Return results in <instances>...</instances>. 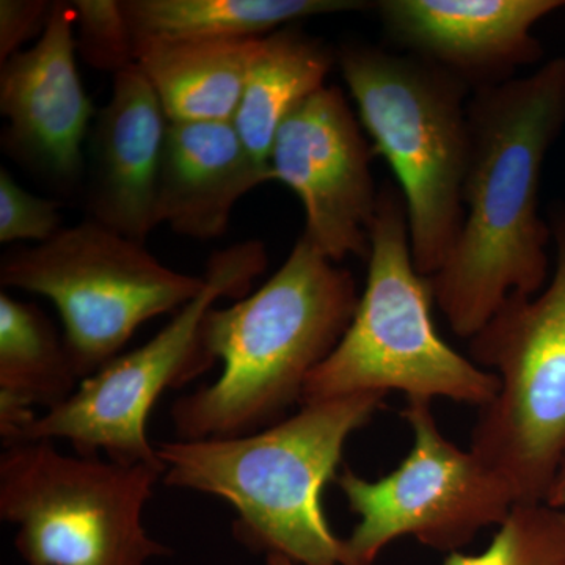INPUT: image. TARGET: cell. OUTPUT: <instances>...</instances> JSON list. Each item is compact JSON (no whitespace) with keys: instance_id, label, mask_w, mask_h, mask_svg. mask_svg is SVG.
Returning <instances> with one entry per match:
<instances>
[{"instance_id":"1","label":"cell","mask_w":565,"mask_h":565,"mask_svg":"<svg viewBox=\"0 0 565 565\" xmlns=\"http://www.w3.org/2000/svg\"><path fill=\"white\" fill-rule=\"evenodd\" d=\"M468 111L462 228L427 278L434 303L465 340L509 297L535 296L550 280L553 236L539 202L546 156L565 129V57L471 93Z\"/></svg>"},{"instance_id":"2","label":"cell","mask_w":565,"mask_h":565,"mask_svg":"<svg viewBox=\"0 0 565 565\" xmlns=\"http://www.w3.org/2000/svg\"><path fill=\"white\" fill-rule=\"evenodd\" d=\"M359 300L353 275L300 236L258 291L207 313L204 341L223 371L173 404L178 440L241 437L282 422L340 343Z\"/></svg>"},{"instance_id":"3","label":"cell","mask_w":565,"mask_h":565,"mask_svg":"<svg viewBox=\"0 0 565 565\" xmlns=\"http://www.w3.org/2000/svg\"><path fill=\"white\" fill-rule=\"evenodd\" d=\"M366 393L303 404L259 433L158 445L163 484L221 498L237 512L234 535L255 552L297 565H345L344 539L323 512L344 446L384 408Z\"/></svg>"},{"instance_id":"4","label":"cell","mask_w":565,"mask_h":565,"mask_svg":"<svg viewBox=\"0 0 565 565\" xmlns=\"http://www.w3.org/2000/svg\"><path fill=\"white\" fill-rule=\"evenodd\" d=\"M337 66L403 192L416 269L433 277L462 228L473 92L435 63L374 44H343Z\"/></svg>"},{"instance_id":"5","label":"cell","mask_w":565,"mask_h":565,"mask_svg":"<svg viewBox=\"0 0 565 565\" xmlns=\"http://www.w3.org/2000/svg\"><path fill=\"white\" fill-rule=\"evenodd\" d=\"M363 292L348 330L310 374L302 403L353 394L403 392L482 408L500 388L497 375L455 351L435 329L429 280L416 269L407 206L396 182L379 185Z\"/></svg>"},{"instance_id":"6","label":"cell","mask_w":565,"mask_h":565,"mask_svg":"<svg viewBox=\"0 0 565 565\" xmlns=\"http://www.w3.org/2000/svg\"><path fill=\"white\" fill-rule=\"evenodd\" d=\"M555 267L535 296H514L470 340V359L500 381L479 408L470 449L515 503H545L565 452V203L550 206Z\"/></svg>"},{"instance_id":"7","label":"cell","mask_w":565,"mask_h":565,"mask_svg":"<svg viewBox=\"0 0 565 565\" xmlns=\"http://www.w3.org/2000/svg\"><path fill=\"white\" fill-rule=\"evenodd\" d=\"M166 465L66 456L51 440L6 446L0 519L18 526L29 565H147L169 555L150 537L143 511Z\"/></svg>"},{"instance_id":"8","label":"cell","mask_w":565,"mask_h":565,"mask_svg":"<svg viewBox=\"0 0 565 565\" xmlns=\"http://www.w3.org/2000/svg\"><path fill=\"white\" fill-rule=\"evenodd\" d=\"M262 241H244L212 253L204 288L148 343L118 355L82 381L57 407L32 419L17 440H66L77 455L99 456L125 465L161 462L148 440V418L159 397L211 370L204 321L223 297L245 296L266 270ZM9 445V446H11Z\"/></svg>"},{"instance_id":"9","label":"cell","mask_w":565,"mask_h":565,"mask_svg":"<svg viewBox=\"0 0 565 565\" xmlns=\"http://www.w3.org/2000/svg\"><path fill=\"white\" fill-rule=\"evenodd\" d=\"M0 282L55 305L81 382L117 359L141 323L178 313L204 288V277L167 267L145 244L92 218L46 243L9 248Z\"/></svg>"},{"instance_id":"10","label":"cell","mask_w":565,"mask_h":565,"mask_svg":"<svg viewBox=\"0 0 565 565\" xmlns=\"http://www.w3.org/2000/svg\"><path fill=\"white\" fill-rule=\"evenodd\" d=\"M401 415L414 445L399 467L377 481L344 467L334 479L359 516L344 539L345 565H375L403 537L448 555L460 552L486 527L501 525L515 504L497 471L445 437L430 401L407 399Z\"/></svg>"},{"instance_id":"11","label":"cell","mask_w":565,"mask_h":565,"mask_svg":"<svg viewBox=\"0 0 565 565\" xmlns=\"http://www.w3.org/2000/svg\"><path fill=\"white\" fill-rule=\"evenodd\" d=\"M373 143L344 92L326 85L286 118L275 137L274 180L302 203V237L330 262H367L377 211Z\"/></svg>"},{"instance_id":"12","label":"cell","mask_w":565,"mask_h":565,"mask_svg":"<svg viewBox=\"0 0 565 565\" xmlns=\"http://www.w3.org/2000/svg\"><path fill=\"white\" fill-rule=\"evenodd\" d=\"M76 11L54 2L43 35L0 70L3 148L55 189L73 191L85 177L84 141L98 111L76 65Z\"/></svg>"},{"instance_id":"13","label":"cell","mask_w":565,"mask_h":565,"mask_svg":"<svg viewBox=\"0 0 565 565\" xmlns=\"http://www.w3.org/2000/svg\"><path fill=\"white\" fill-rule=\"evenodd\" d=\"M565 0H379L386 39L435 63L471 92L515 79L544 57L534 28Z\"/></svg>"},{"instance_id":"14","label":"cell","mask_w":565,"mask_h":565,"mask_svg":"<svg viewBox=\"0 0 565 565\" xmlns=\"http://www.w3.org/2000/svg\"><path fill=\"white\" fill-rule=\"evenodd\" d=\"M169 118L139 66L114 76L109 103L88 134L85 210L136 243H147L158 217V180Z\"/></svg>"},{"instance_id":"15","label":"cell","mask_w":565,"mask_h":565,"mask_svg":"<svg viewBox=\"0 0 565 565\" xmlns=\"http://www.w3.org/2000/svg\"><path fill=\"white\" fill-rule=\"evenodd\" d=\"M273 181L270 166L253 158L233 122L169 121L159 167V225L192 239H218L237 202Z\"/></svg>"},{"instance_id":"16","label":"cell","mask_w":565,"mask_h":565,"mask_svg":"<svg viewBox=\"0 0 565 565\" xmlns=\"http://www.w3.org/2000/svg\"><path fill=\"white\" fill-rule=\"evenodd\" d=\"M262 40L141 41L136 65L169 121L233 122Z\"/></svg>"},{"instance_id":"17","label":"cell","mask_w":565,"mask_h":565,"mask_svg":"<svg viewBox=\"0 0 565 565\" xmlns=\"http://www.w3.org/2000/svg\"><path fill=\"white\" fill-rule=\"evenodd\" d=\"M65 338L36 305L0 294V437L17 440L36 418L33 407H57L76 392Z\"/></svg>"},{"instance_id":"18","label":"cell","mask_w":565,"mask_h":565,"mask_svg":"<svg viewBox=\"0 0 565 565\" xmlns=\"http://www.w3.org/2000/svg\"><path fill=\"white\" fill-rule=\"evenodd\" d=\"M136 43L258 40L308 18L374 10L364 0H122Z\"/></svg>"},{"instance_id":"19","label":"cell","mask_w":565,"mask_h":565,"mask_svg":"<svg viewBox=\"0 0 565 565\" xmlns=\"http://www.w3.org/2000/svg\"><path fill=\"white\" fill-rule=\"evenodd\" d=\"M337 52L297 25L264 36L248 73L233 125L256 161L269 166L286 118L326 87Z\"/></svg>"},{"instance_id":"20","label":"cell","mask_w":565,"mask_h":565,"mask_svg":"<svg viewBox=\"0 0 565 565\" xmlns=\"http://www.w3.org/2000/svg\"><path fill=\"white\" fill-rule=\"evenodd\" d=\"M444 565H565V509L515 503L484 552L449 553Z\"/></svg>"},{"instance_id":"21","label":"cell","mask_w":565,"mask_h":565,"mask_svg":"<svg viewBox=\"0 0 565 565\" xmlns=\"http://www.w3.org/2000/svg\"><path fill=\"white\" fill-rule=\"evenodd\" d=\"M76 50L87 65L117 74L136 65V41L122 0H77Z\"/></svg>"},{"instance_id":"22","label":"cell","mask_w":565,"mask_h":565,"mask_svg":"<svg viewBox=\"0 0 565 565\" xmlns=\"http://www.w3.org/2000/svg\"><path fill=\"white\" fill-rule=\"evenodd\" d=\"M62 228L61 203L33 195L0 170V243H46Z\"/></svg>"},{"instance_id":"23","label":"cell","mask_w":565,"mask_h":565,"mask_svg":"<svg viewBox=\"0 0 565 565\" xmlns=\"http://www.w3.org/2000/svg\"><path fill=\"white\" fill-rule=\"evenodd\" d=\"M54 2L2 0L0 2V63H6L33 36L43 35Z\"/></svg>"},{"instance_id":"24","label":"cell","mask_w":565,"mask_h":565,"mask_svg":"<svg viewBox=\"0 0 565 565\" xmlns=\"http://www.w3.org/2000/svg\"><path fill=\"white\" fill-rule=\"evenodd\" d=\"M545 503L553 505V508L565 509V452L563 459H561L559 467H557L555 479H553L552 486H550Z\"/></svg>"},{"instance_id":"25","label":"cell","mask_w":565,"mask_h":565,"mask_svg":"<svg viewBox=\"0 0 565 565\" xmlns=\"http://www.w3.org/2000/svg\"><path fill=\"white\" fill-rule=\"evenodd\" d=\"M267 565H297L294 564L292 561H289L288 557L280 555H269L267 556Z\"/></svg>"}]
</instances>
